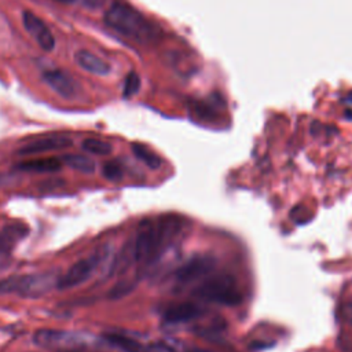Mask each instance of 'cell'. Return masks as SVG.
I'll return each mask as SVG.
<instances>
[{"label": "cell", "mask_w": 352, "mask_h": 352, "mask_svg": "<svg viewBox=\"0 0 352 352\" xmlns=\"http://www.w3.org/2000/svg\"><path fill=\"white\" fill-rule=\"evenodd\" d=\"M345 100H346V102H351V103H352V91H351V92H349V94H348V95H346V98H345Z\"/></svg>", "instance_id": "cell-27"}, {"label": "cell", "mask_w": 352, "mask_h": 352, "mask_svg": "<svg viewBox=\"0 0 352 352\" xmlns=\"http://www.w3.org/2000/svg\"><path fill=\"white\" fill-rule=\"evenodd\" d=\"M146 352H176L173 348L168 346L166 344L162 342H154L148 346H146Z\"/></svg>", "instance_id": "cell-23"}, {"label": "cell", "mask_w": 352, "mask_h": 352, "mask_svg": "<svg viewBox=\"0 0 352 352\" xmlns=\"http://www.w3.org/2000/svg\"><path fill=\"white\" fill-rule=\"evenodd\" d=\"M103 340L121 352H146V346L138 340L120 333H106L103 334Z\"/></svg>", "instance_id": "cell-14"}, {"label": "cell", "mask_w": 352, "mask_h": 352, "mask_svg": "<svg viewBox=\"0 0 352 352\" xmlns=\"http://www.w3.org/2000/svg\"><path fill=\"white\" fill-rule=\"evenodd\" d=\"M103 176L110 182H118L122 179V166L118 161H107L102 168Z\"/></svg>", "instance_id": "cell-19"}, {"label": "cell", "mask_w": 352, "mask_h": 352, "mask_svg": "<svg viewBox=\"0 0 352 352\" xmlns=\"http://www.w3.org/2000/svg\"><path fill=\"white\" fill-rule=\"evenodd\" d=\"M43 80L60 96L63 98H72L77 92V82L73 80V77L59 69L45 70L43 73Z\"/></svg>", "instance_id": "cell-10"}, {"label": "cell", "mask_w": 352, "mask_h": 352, "mask_svg": "<svg viewBox=\"0 0 352 352\" xmlns=\"http://www.w3.org/2000/svg\"><path fill=\"white\" fill-rule=\"evenodd\" d=\"M81 147H82V150L91 153V154H95V155H109L113 150L110 143L100 140V139H95V138L85 139L82 142Z\"/></svg>", "instance_id": "cell-17"}, {"label": "cell", "mask_w": 352, "mask_h": 352, "mask_svg": "<svg viewBox=\"0 0 352 352\" xmlns=\"http://www.w3.org/2000/svg\"><path fill=\"white\" fill-rule=\"evenodd\" d=\"M11 180H12L11 175H0V186L8 184V183H11Z\"/></svg>", "instance_id": "cell-26"}, {"label": "cell", "mask_w": 352, "mask_h": 352, "mask_svg": "<svg viewBox=\"0 0 352 352\" xmlns=\"http://www.w3.org/2000/svg\"><path fill=\"white\" fill-rule=\"evenodd\" d=\"M72 139L67 136L62 135H55V136H45L37 140H33L25 146H22L18 150L19 155H33V154H41V153H48V151H55V150H63L72 146Z\"/></svg>", "instance_id": "cell-9"}, {"label": "cell", "mask_w": 352, "mask_h": 352, "mask_svg": "<svg viewBox=\"0 0 352 352\" xmlns=\"http://www.w3.org/2000/svg\"><path fill=\"white\" fill-rule=\"evenodd\" d=\"M55 1L66 3V4H77L87 8H98L103 3V0H55Z\"/></svg>", "instance_id": "cell-21"}, {"label": "cell", "mask_w": 352, "mask_h": 352, "mask_svg": "<svg viewBox=\"0 0 352 352\" xmlns=\"http://www.w3.org/2000/svg\"><path fill=\"white\" fill-rule=\"evenodd\" d=\"M62 164L82 173H94L96 168L95 161L82 154H65L62 157Z\"/></svg>", "instance_id": "cell-15"}, {"label": "cell", "mask_w": 352, "mask_h": 352, "mask_svg": "<svg viewBox=\"0 0 352 352\" xmlns=\"http://www.w3.org/2000/svg\"><path fill=\"white\" fill-rule=\"evenodd\" d=\"M88 340L89 338L87 334L62 329H40L33 336V341L38 346L59 351H76L77 348L85 345Z\"/></svg>", "instance_id": "cell-6"}, {"label": "cell", "mask_w": 352, "mask_h": 352, "mask_svg": "<svg viewBox=\"0 0 352 352\" xmlns=\"http://www.w3.org/2000/svg\"><path fill=\"white\" fill-rule=\"evenodd\" d=\"M59 275L55 271L11 275L0 279V294H18L26 298H38L58 286Z\"/></svg>", "instance_id": "cell-3"}, {"label": "cell", "mask_w": 352, "mask_h": 352, "mask_svg": "<svg viewBox=\"0 0 352 352\" xmlns=\"http://www.w3.org/2000/svg\"><path fill=\"white\" fill-rule=\"evenodd\" d=\"M104 22L113 30L142 45L155 43L161 37V29L157 25L125 3H114L106 11Z\"/></svg>", "instance_id": "cell-2"}, {"label": "cell", "mask_w": 352, "mask_h": 352, "mask_svg": "<svg viewBox=\"0 0 352 352\" xmlns=\"http://www.w3.org/2000/svg\"><path fill=\"white\" fill-rule=\"evenodd\" d=\"M132 151L136 155V158L140 160L142 162H144L150 169H158L161 166L160 157L155 153H153L150 148H147L146 146H143L140 143H133Z\"/></svg>", "instance_id": "cell-16"}, {"label": "cell", "mask_w": 352, "mask_h": 352, "mask_svg": "<svg viewBox=\"0 0 352 352\" xmlns=\"http://www.w3.org/2000/svg\"><path fill=\"white\" fill-rule=\"evenodd\" d=\"M250 349H264V348H268V344L267 342H258V341H254L249 345Z\"/></svg>", "instance_id": "cell-25"}, {"label": "cell", "mask_w": 352, "mask_h": 352, "mask_svg": "<svg viewBox=\"0 0 352 352\" xmlns=\"http://www.w3.org/2000/svg\"><path fill=\"white\" fill-rule=\"evenodd\" d=\"M10 246H11V242L7 239L4 232H0V254L7 249H10Z\"/></svg>", "instance_id": "cell-24"}, {"label": "cell", "mask_w": 352, "mask_h": 352, "mask_svg": "<svg viewBox=\"0 0 352 352\" xmlns=\"http://www.w3.org/2000/svg\"><path fill=\"white\" fill-rule=\"evenodd\" d=\"M107 256L109 249L102 246L98 250H95L91 256L76 261L72 267H69V270L62 276H59L56 287L60 290H66L84 283L91 278V275L103 263V260L107 258Z\"/></svg>", "instance_id": "cell-5"}, {"label": "cell", "mask_w": 352, "mask_h": 352, "mask_svg": "<svg viewBox=\"0 0 352 352\" xmlns=\"http://www.w3.org/2000/svg\"><path fill=\"white\" fill-rule=\"evenodd\" d=\"M194 296L208 302H216L221 305H238L242 301L241 292L236 287L235 279L231 275H217L194 290Z\"/></svg>", "instance_id": "cell-4"}, {"label": "cell", "mask_w": 352, "mask_h": 352, "mask_svg": "<svg viewBox=\"0 0 352 352\" xmlns=\"http://www.w3.org/2000/svg\"><path fill=\"white\" fill-rule=\"evenodd\" d=\"M216 265V260L208 254H198L191 257L183 265H180L175 274L179 283H190L205 275H208Z\"/></svg>", "instance_id": "cell-7"}, {"label": "cell", "mask_w": 352, "mask_h": 352, "mask_svg": "<svg viewBox=\"0 0 352 352\" xmlns=\"http://www.w3.org/2000/svg\"><path fill=\"white\" fill-rule=\"evenodd\" d=\"M194 110L195 113L201 117V118H205V120H209V118H213L214 116V111L212 110V107H209L206 103H194Z\"/></svg>", "instance_id": "cell-22"}, {"label": "cell", "mask_w": 352, "mask_h": 352, "mask_svg": "<svg viewBox=\"0 0 352 352\" xmlns=\"http://www.w3.org/2000/svg\"><path fill=\"white\" fill-rule=\"evenodd\" d=\"M202 315V308L194 302H180L169 307L164 312V319L169 323L190 322Z\"/></svg>", "instance_id": "cell-11"}, {"label": "cell", "mask_w": 352, "mask_h": 352, "mask_svg": "<svg viewBox=\"0 0 352 352\" xmlns=\"http://www.w3.org/2000/svg\"><path fill=\"white\" fill-rule=\"evenodd\" d=\"M76 62L78 63V66L92 74H100L104 76L110 72V65L103 60L102 58L96 56L95 54L87 51V50H80L76 52L74 56Z\"/></svg>", "instance_id": "cell-12"}, {"label": "cell", "mask_w": 352, "mask_h": 352, "mask_svg": "<svg viewBox=\"0 0 352 352\" xmlns=\"http://www.w3.org/2000/svg\"><path fill=\"white\" fill-rule=\"evenodd\" d=\"M60 168H62V160L56 157L28 160L15 166V169L18 170L33 172V173H51V172H58Z\"/></svg>", "instance_id": "cell-13"}, {"label": "cell", "mask_w": 352, "mask_h": 352, "mask_svg": "<svg viewBox=\"0 0 352 352\" xmlns=\"http://www.w3.org/2000/svg\"><path fill=\"white\" fill-rule=\"evenodd\" d=\"M182 228L177 216H161L158 219H144L140 221L135 239L132 241L133 257L139 264L154 263L168 248Z\"/></svg>", "instance_id": "cell-1"}, {"label": "cell", "mask_w": 352, "mask_h": 352, "mask_svg": "<svg viewBox=\"0 0 352 352\" xmlns=\"http://www.w3.org/2000/svg\"><path fill=\"white\" fill-rule=\"evenodd\" d=\"M191 352H209V351H205V349H192Z\"/></svg>", "instance_id": "cell-28"}, {"label": "cell", "mask_w": 352, "mask_h": 352, "mask_svg": "<svg viewBox=\"0 0 352 352\" xmlns=\"http://www.w3.org/2000/svg\"><path fill=\"white\" fill-rule=\"evenodd\" d=\"M140 88V77L138 73L135 72H129L125 77V81H124V88H122V95L124 98H131L135 94H138Z\"/></svg>", "instance_id": "cell-18"}, {"label": "cell", "mask_w": 352, "mask_h": 352, "mask_svg": "<svg viewBox=\"0 0 352 352\" xmlns=\"http://www.w3.org/2000/svg\"><path fill=\"white\" fill-rule=\"evenodd\" d=\"M135 285L129 280H121L118 283H116L111 289H110V293H109V297L111 300H118V298H122L125 297L128 293H131L133 290Z\"/></svg>", "instance_id": "cell-20"}, {"label": "cell", "mask_w": 352, "mask_h": 352, "mask_svg": "<svg viewBox=\"0 0 352 352\" xmlns=\"http://www.w3.org/2000/svg\"><path fill=\"white\" fill-rule=\"evenodd\" d=\"M22 23L28 33L36 40V43L43 48L44 51H52L55 47V38L50 30V28L45 25V22L38 18L36 14L30 11H23L22 14Z\"/></svg>", "instance_id": "cell-8"}]
</instances>
